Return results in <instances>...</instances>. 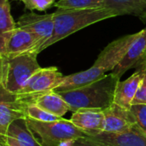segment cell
I'll use <instances>...</instances> for the list:
<instances>
[{"label":"cell","mask_w":146,"mask_h":146,"mask_svg":"<svg viewBox=\"0 0 146 146\" xmlns=\"http://www.w3.org/2000/svg\"><path fill=\"white\" fill-rule=\"evenodd\" d=\"M17 27L32 33L38 41V53L41 47L51 38L54 32V12L38 15L34 12L24 14L19 17Z\"/></svg>","instance_id":"7"},{"label":"cell","mask_w":146,"mask_h":146,"mask_svg":"<svg viewBox=\"0 0 146 146\" xmlns=\"http://www.w3.org/2000/svg\"><path fill=\"white\" fill-rule=\"evenodd\" d=\"M146 51V27L138 33L137 37L131 44L128 50L120 61L112 73L121 78L127 71L138 68Z\"/></svg>","instance_id":"12"},{"label":"cell","mask_w":146,"mask_h":146,"mask_svg":"<svg viewBox=\"0 0 146 146\" xmlns=\"http://www.w3.org/2000/svg\"><path fill=\"white\" fill-rule=\"evenodd\" d=\"M27 125L38 142L42 146H62L73 139L86 136L69 120L38 121L26 118Z\"/></svg>","instance_id":"5"},{"label":"cell","mask_w":146,"mask_h":146,"mask_svg":"<svg viewBox=\"0 0 146 146\" xmlns=\"http://www.w3.org/2000/svg\"><path fill=\"white\" fill-rule=\"evenodd\" d=\"M63 78L64 75L56 67L40 68L16 94L17 98L27 104L32 98L38 95L54 91L62 82Z\"/></svg>","instance_id":"6"},{"label":"cell","mask_w":146,"mask_h":146,"mask_svg":"<svg viewBox=\"0 0 146 146\" xmlns=\"http://www.w3.org/2000/svg\"><path fill=\"white\" fill-rule=\"evenodd\" d=\"M57 9H98L104 8V0H57L55 3Z\"/></svg>","instance_id":"19"},{"label":"cell","mask_w":146,"mask_h":146,"mask_svg":"<svg viewBox=\"0 0 146 146\" xmlns=\"http://www.w3.org/2000/svg\"><path fill=\"white\" fill-rule=\"evenodd\" d=\"M115 16H117L116 14L107 8L57 9L54 12L53 34L41 47L40 51L85 27Z\"/></svg>","instance_id":"3"},{"label":"cell","mask_w":146,"mask_h":146,"mask_svg":"<svg viewBox=\"0 0 146 146\" xmlns=\"http://www.w3.org/2000/svg\"><path fill=\"white\" fill-rule=\"evenodd\" d=\"M13 1H14V0H13Z\"/></svg>","instance_id":"27"},{"label":"cell","mask_w":146,"mask_h":146,"mask_svg":"<svg viewBox=\"0 0 146 146\" xmlns=\"http://www.w3.org/2000/svg\"><path fill=\"white\" fill-rule=\"evenodd\" d=\"M0 146H21L13 138L7 135H0Z\"/></svg>","instance_id":"25"},{"label":"cell","mask_w":146,"mask_h":146,"mask_svg":"<svg viewBox=\"0 0 146 146\" xmlns=\"http://www.w3.org/2000/svg\"><path fill=\"white\" fill-rule=\"evenodd\" d=\"M143 78V69L139 68L127 80L123 81L120 80L116 86L114 104L122 108L131 110L133 102L140 87Z\"/></svg>","instance_id":"14"},{"label":"cell","mask_w":146,"mask_h":146,"mask_svg":"<svg viewBox=\"0 0 146 146\" xmlns=\"http://www.w3.org/2000/svg\"><path fill=\"white\" fill-rule=\"evenodd\" d=\"M31 103L35 104L44 110L61 118H62L68 111H70L68 104L58 92H56L55 91H50L38 95L32 98L27 104Z\"/></svg>","instance_id":"15"},{"label":"cell","mask_w":146,"mask_h":146,"mask_svg":"<svg viewBox=\"0 0 146 146\" xmlns=\"http://www.w3.org/2000/svg\"><path fill=\"white\" fill-rule=\"evenodd\" d=\"M27 104L0 86V135H6L10 124L21 118H26Z\"/></svg>","instance_id":"9"},{"label":"cell","mask_w":146,"mask_h":146,"mask_svg":"<svg viewBox=\"0 0 146 146\" xmlns=\"http://www.w3.org/2000/svg\"><path fill=\"white\" fill-rule=\"evenodd\" d=\"M104 8L116 15H134L146 23V0H104Z\"/></svg>","instance_id":"16"},{"label":"cell","mask_w":146,"mask_h":146,"mask_svg":"<svg viewBox=\"0 0 146 146\" xmlns=\"http://www.w3.org/2000/svg\"><path fill=\"white\" fill-rule=\"evenodd\" d=\"M143 69L144 73V78L142 80V83L140 85V87L135 96V98L133 102V104H146V66L139 68Z\"/></svg>","instance_id":"23"},{"label":"cell","mask_w":146,"mask_h":146,"mask_svg":"<svg viewBox=\"0 0 146 146\" xmlns=\"http://www.w3.org/2000/svg\"><path fill=\"white\" fill-rule=\"evenodd\" d=\"M37 56L35 52L0 56V86L9 92L17 94L31 76L41 68Z\"/></svg>","instance_id":"4"},{"label":"cell","mask_w":146,"mask_h":146,"mask_svg":"<svg viewBox=\"0 0 146 146\" xmlns=\"http://www.w3.org/2000/svg\"><path fill=\"white\" fill-rule=\"evenodd\" d=\"M131 111L135 115L137 123L146 131V104H133L131 107Z\"/></svg>","instance_id":"22"},{"label":"cell","mask_w":146,"mask_h":146,"mask_svg":"<svg viewBox=\"0 0 146 146\" xmlns=\"http://www.w3.org/2000/svg\"><path fill=\"white\" fill-rule=\"evenodd\" d=\"M39 44L38 39L29 32L16 27L11 33L5 50L0 56H13L27 52H35L38 54Z\"/></svg>","instance_id":"13"},{"label":"cell","mask_w":146,"mask_h":146,"mask_svg":"<svg viewBox=\"0 0 146 146\" xmlns=\"http://www.w3.org/2000/svg\"><path fill=\"white\" fill-rule=\"evenodd\" d=\"M104 112L105 115L104 132H125L137 124L136 117L131 110L122 108L114 103L104 110Z\"/></svg>","instance_id":"11"},{"label":"cell","mask_w":146,"mask_h":146,"mask_svg":"<svg viewBox=\"0 0 146 146\" xmlns=\"http://www.w3.org/2000/svg\"><path fill=\"white\" fill-rule=\"evenodd\" d=\"M9 0H0V34L11 33L17 25L10 12Z\"/></svg>","instance_id":"18"},{"label":"cell","mask_w":146,"mask_h":146,"mask_svg":"<svg viewBox=\"0 0 146 146\" xmlns=\"http://www.w3.org/2000/svg\"><path fill=\"white\" fill-rule=\"evenodd\" d=\"M6 135L15 139L21 146H42L30 130L26 118L13 121L9 127Z\"/></svg>","instance_id":"17"},{"label":"cell","mask_w":146,"mask_h":146,"mask_svg":"<svg viewBox=\"0 0 146 146\" xmlns=\"http://www.w3.org/2000/svg\"><path fill=\"white\" fill-rule=\"evenodd\" d=\"M86 136L104 146H146V131L138 123L125 132H103L97 135Z\"/></svg>","instance_id":"8"},{"label":"cell","mask_w":146,"mask_h":146,"mask_svg":"<svg viewBox=\"0 0 146 146\" xmlns=\"http://www.w3.org/2000/svg\"><path fill=\"white\" fill-rule=\"evenodd\" d=\"M144 66H146V51L145 53V55H144V57H143L142 61L140 62V63H139L138 68H141V67H144Z\"/></svg>","instance_id":"26"},{"label":"cell","mask_w":146,"mask_h":146,"mask_svg":"<svg viewBox=\"0 0 146 146\" xmlns=\"http://www.w3.org/2000/svg\"><path fill=\"white\" fill-rule=\"evenodd\" d=\"M26 118H29L34 121H44V122L56 121H59L62 119L61 117L56 116L44 110L43 109L39 108L33 103L27 104V108H26Z\"/></svg>","instance_id":"20"},{"label":"cell","mask_w":146,"mask_h":146,"mask_svg":"<svg viewBox=\"0 0 146 146\" xmlns=\"http://www.w3.org/2000/svg\"><path fill=\"white\" fill-rule=\"evenodd\" d=\"M69 121L86 135H97L104 132L105 115L102 110L80 109L73 112Z\"/></svg>","instance_id":"10"},{"label":"cell","mask_w":146,"mask_h":146,"mask_svg":"<svg viewBox=\"0 0 146 146\" xmlns=\"http://www.w3.org/2000/svg\"><path fill=\"white\" fill-rule=\"evenodd\" d=\"M137 35L138 33L128 34L110 43L90 68L64 76L62 82L54 91L61 92L80 88L103 78L107 72L113 71L126 55Z\"/></svg>","instance_id":"1"},{"label":"cell","mask_w":146,"mask_h":146,"mask_svg":"<svg viewBox=\"0 0 146 146\" xmlns=\"http://www.w3.org/2000/svg\"><path fill=\"white\" fill-rule=\"evenodd\" d=\"M23 3L25 8L29 10L45 11L46 9L55 6L56 0H19Z\"/></svg>","instance_id":"21"},{"label":"cell","mask_w":146,"mask_h":146,"mask_svg":"<svg viewBox=\"0 0 146 146\" xmlns=\"http://www.w3.org/2000/svg\"><path fill=\"white\" fill-rule=\"evenodd\" d=\"M62 146H104L93 140H92L91 139L87 138L86 136L81 137V138H78L75 139H73L69 142H67L65 144H63Z\"/></svg>","instance_id":"24"},{"label":"cell","mask_w":146,"mask_h":146,"mask_svg":"<svg viewBox=\"0 0 146 146\" xmlns=\"http://www.w3.org/2000/svg\"><path fill=\"white\" fill-rule=\"evenodd\" d=\"M120 79L111 72L92 84L58 93L68 104L72 112L80 109L104 110L114 103L115 90Z\"/></svg>","instance_id":"2"}]
</instances>
